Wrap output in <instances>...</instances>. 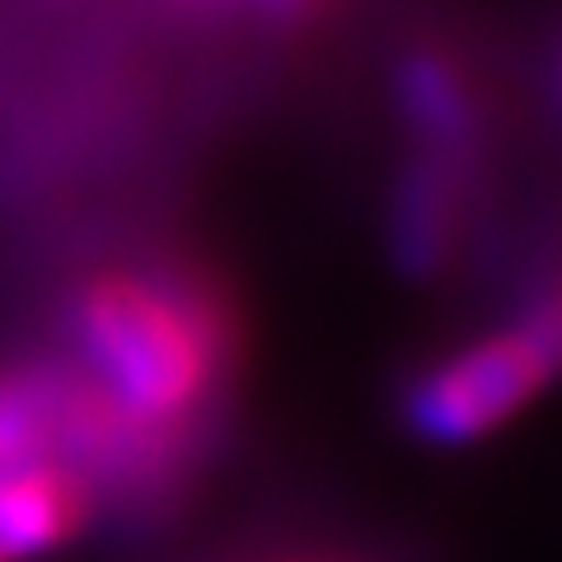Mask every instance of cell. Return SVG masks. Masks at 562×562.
Listing matches in <instances>:
<instances>
[{
	"label": "cell",
	"mask_w": 562,
	"mask_h": 562,
	"mask_svg": "<svg viewBox=\"0 0 562 562\" xmlns=\"http://www.w3.org/2000/svg\"><path fill=\"white\" fill-rule=\"evenodd\" d=\"M76 342L122 413L173 427L225 366V310L179 277L103 272L76 301Z\"/></svg>",
	"instance_id": "6da1fadb"
},
{
	"label": "cell",
	"mask_w": 562,
	"mask_h": 562,
	"mask_svg": "<svg viewBox=\"0 0 562 562\" xmlns=\"http://www.w3.org/2000/svg\"><path fill=\"white\" fill-rule=\"evenodd\" d=\"M558 371V314L543 301L535 319L460 347L413 384L408 417L427 441L464 446L497 431Z\"/></svg>",
	"instance_id": "7a4b0ae2"
},
{
	"label": "cell",
	"mask_w": 562,
	"mask_h": 562,
	"mask_svg": "<svg viewBox=\"0 0 562 562\" xmlns=\"http://www.w3.org/2000/svg\"><path fill=\"white\" fill-rule=\"evenodd\" d=\"M90 516V487L61 464H20L0 473V562H24L70 539Z\"/></svg>",
	"instance_id": "3957f363"
},
{
	"label": "cell",
	"mask_w": 562,
	"mask_h": 562,
	"mask_svg": "<svg viewBox=\"0 0 562 562\" xmlns=\"http://www.w3.org/2000/svg\"><path fill=\"white\" fill-rule=\"evenodd\" d=\"M398 103L413 132L422 136V155H436L460 169L479 146V109L464 76L441 52H413L398 66Z\"/></svg>",
	"instance_id": "277c9868"
},
{
	"label": "cell",
	"mask_w": 562,
	"mask_h": 562,
	"mask_svg": "<svg viewBox=\"0 0 562 562\" xmlns=\"http://www.w3.org/2000/svg\"><path fill=\"white\" fill-rule=\"evenodd\" d=\"M454 225H460V169L436 160V155H417L403 169L398 192H394L398 262L417 277L436 272L454 244Z\"/></svg>",
	"instance_id": "5b68a950"
},
{
	"label": "cell",
	"mask_w": 562,
	"mask_h": 562,
	"mask_svg": "<svg viewBox=\"0 0 562 562\" xmlns=\"http://www.w3.org/2000/svg\"><path fill=\"white\" fill-rule=\"evenodd\" d=\"M52 446V384L0 380V473L38 464Z\"/></svg>",
	"instance_id": "8992f818"
},
{
	"label": "cell",
	"mask_w": 562,
	"mask_h": 562,
	"mask_svg": "<svg viewBox=\"0 0 562 562\" xmlns=\"http://www.w3.org/2000/svg\"><path fill=\"white\" fill-rule=\"evenodd\" d=\"M249 5L262 10V14H272V20H301L310 0H249Z\"/></svg>",
	"instance_id": "52a82bcc"
}]
</instances>
